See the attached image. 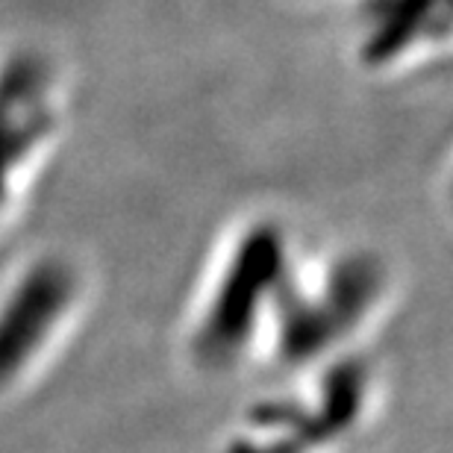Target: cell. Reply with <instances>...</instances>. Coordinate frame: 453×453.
I'll return each mask as SVG.
<instances>
[{
	"label": "cell",
	"instance_id": "1",
	"mask_svg": "<svg viewBox=\"0 0 453 453\" xmlns=\"http://www.w3.org/2000/svg\"><path fill=\"white\" fill-rule=\"evenodd\" d=\"M292 271V244L283 226L274 221L244 226L197 301L188 327V353L195 365L212 374L242 365L271 333Z\"/></svg>",
	"mask_w": 453,
	"mask_h": 453
},
{
	"label": "cell",
	"instance_id": "2",
	"mask_svg": "<svg viewBox=\"0 0 453 453\" xmlns=\"http://www.w3.org/2000/svg\"><path fill=\"white\" fill-rule=\"evenodd\" d=\"M386 265L371 253H342L321 274L292 271L280 295L271 348L283 365L333 359L344 342L365 327L386 295Z\"/></svg>",
	"mask_w": 453,
	"mask_h": 453
},
{
	"label": "cell",
	"instance_id": "3",
	"mask_svg": "<svg viewBox=\"0 0 453 453\" xmlns=\"http://www.w3.org/2000/svg\"><path fill=\"white\" fill-rule=\"evenodd\" d=\"M83 301V277L59 253L30 259L0 288V395L24 386L65 336Z\"/></svg>",
	"mask_w": 453,
	"mask_h": 453
},
{
	"label": "cell",
	"instance_id": "4",
	"mask_svg": "<svg viewBox=\"0 0 453 453\" xmlns=\"http://www.w3.org/2000/svg\"><path fill=\"white\" fill-rule=\"evenodd\" d=\"M371 371L353 357L319 380L310 403H262L244 418L224 453H306L336 445L362 424L368 406Z\"/></svg>",
	"mask_w": 453,
	"mask_h": 453
},
{
	"label": "cell",
	"instance_id": "5",
	"mask_svg": "<svg viewBox=\"0 0 453 453\" xmlns=\"http://www.w3.org/2000/svg\"><path fill=\"white\" fill-rule=\"evenodd\" d=\"M53 130H57V106L42 95L35 80L30 83V92L12 88L9 83L0 86V221L53 139Z\"/></svg>",
	"mask_w": 453,
	"mask_h": 453
}]
</instances>
